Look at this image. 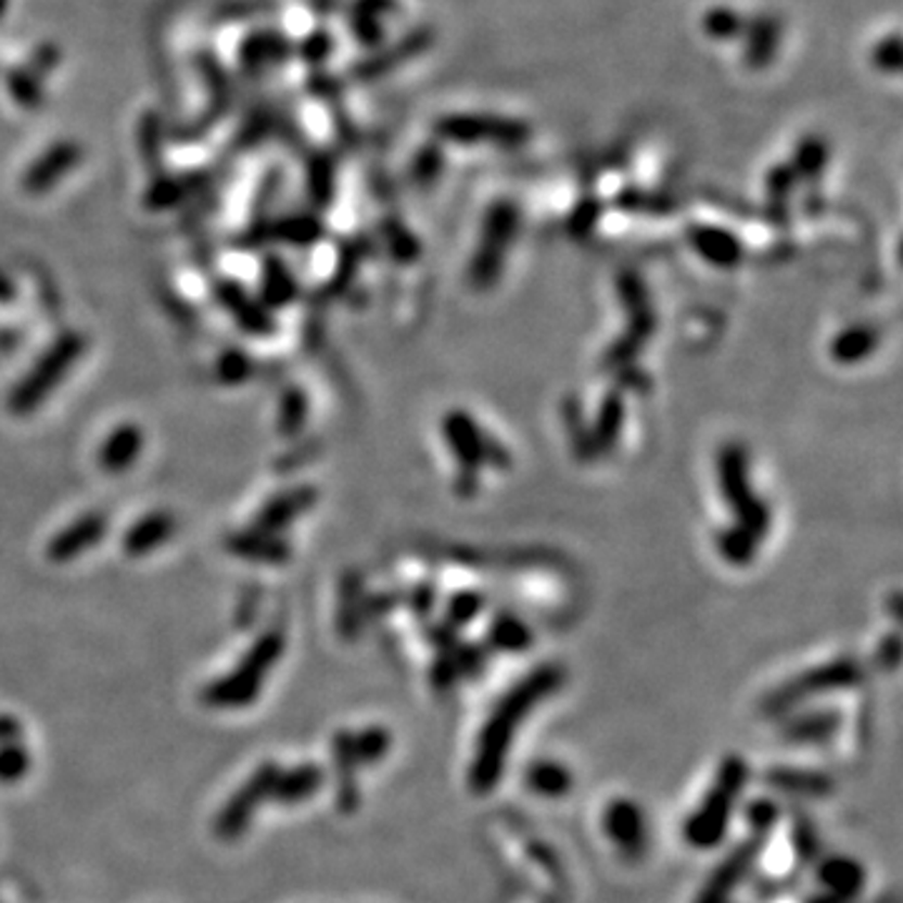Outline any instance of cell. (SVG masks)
<instances>
[{
  "instance_id": "obj_1",
  "label": "cell",
  "mask_w": 903,
  "mask_h": 903,
  "mask_svg": "<svg viewBox=\"0 0 903 903\" xmlns=\"http://www.w3.org/2000/svg\"><path fill=\"white\" fill-rule=\"evenodd\" d=\"M558 685V673L555 671H539L530 675L520 688H514L510 696L503 700V705L492 713L485 733L480 738L478 755L472 763V786L478 790H489L499 778V771L505 768V758L512 748V736L518 730L520 721L532 713L539 698L552 692Z\"/></svg>"
},
{
  "instance_id": "obj_2",
  "label": "cell",
  "mask_w": 903,
  "mask_h": 903,
  "mask_svg": "<svg viewBox=\"0 0 903 903\" xmlns=\"http://www.w3.org/2000/svg\"><path fill=\"white\" fill-rule=\"evenodd\" d=\"M86 352V336L78 332L61 334L55 342L48 346L43 357H40L28 374L13 386L8 394V412L15 417H26L43 405L55 386L68 377L76 361Z\"/></svg>"
},
{
  "instance_id": "obj_3",
  "label": "cell",
  "mask_w": 903,
  "mask_h": 903,
  "mask_svg": "<svg viewBox=\"0 0 903 903\" xmlns=\"http://www.w3.org/2000/svg\"><path fill=\"white\" fill-rule=\"evenodd\" d=\"M434 133L442 141L459 143V147L520 149L530 141L532 128L527 120L497 116V113H447L437 118Z\"/></svg>"
},
{
  "instance_id": "obj_4",
  "label": "cell",
  "mask_w": 903,
  "mask_h": 903,
  "mask_svg": "<svg viewBox=\"0 0 903 903\" xmlns=\"http://www.w3.org/2000/svg\"><path fill=\"white\" fill-rule=\"evenodd\" d=\"M434 43V30L432 28H415L409 30L407 36H402L397 43L392 46H379L377 51L365 59L357 66L352 68V76L357 80H377L399 66H405L407 61L417 59V55L427 53Z\"/></svg>"
},
{
  "instance_id": "obj_5",
  "label": "cell",
  "mask_w": 903,
  "mask_h": 903,
  "mask_svg": "<svg viewBox=\"0 0 903 903\" xmlns=\"http://www.w3.org/2000/svg\"><path fill=\"white\" fill-rule=\"evenodd\" d=\"M109 532V518L101 512H86L71 522L68 527H63L51 537V543L46 547V558L55 564H68L71 560L80 558L88 550H93L96 545L106 537Z\"/></svg>"
},
{
  "instance_id": "obj_6",
  "label": "cell",
  "mask_w": 903,
  "mask_h": 903,
  "mask_svg": "<svg viewBox=\"0 0 903 903\" xmlns=\"http://www.w3.org/2000/svg\"><path fill=\"white\" fill-rule=\"evenodd\" d=\"M84 158V149L78 147L76 141H59L48 149L43 156H38L34 164L26 168L23 174V191L30 193V196H40V193H48L61 183V179L74 171Z\"/></svg>"
},
{
  "instance_id": "obj_7",
  "label": "cell",
  "mask_w": 903,
  "mask_h": 903,
  "mask_svg": "<svg viewBox=\"0 0 903 903\" xmlns=\"http://www.w3.org/2000/svg\"><path fill=\"white\" fill-rule=\"evenodd\" d=\"M721 480L730 505L748 520L746 525L753 532H765V527H768V512L751 495L746 478V457L738 449H725L721 455Z\"/></svg>"
},
{
  "instance_id": "obj_8",
  "label": "cell",
  "mask_w": 903,
  "mask_h": 903,
  "mask_svg": "<svg viewBox=\"0 0 903 903\" xmlns=\"http://www.w3.org/2000/svg\"><path fill=\"white\" fill-rule=\"evenodd\" d=\"M317 499H319L317 489L309 487V485H300V487H289L284 492H277V495H274L269 503H266L262 510L256 512L254 527L279 535V532L292 525L296 518H302V514L309 512L311 507L317 505Z\"/></svg>"
},
{
  "instance_id": "obj_9",
  "label": "cell",
  "mask_w": 903,
  "mask_h": 903,
  "mask_svg": "<svg viewBox=\"0 0 903 903\" xmlns=\"http://www.w3.org/2000/svg\"><path fill=\"white\" fill-rule=\"evenodd\" d=\"M143 445H147V434H143L139 424H118L116 430L109 432V437L103 440V445L99 447L96 465L106 474H124L139 462Z\"/></svg>"
},
{
  "instance_id": "obj_10",
  "label": "cell",
  "mask_w": 903,
  "mask_h": 903,
  "mask_svg": "<svg viewBox=\"0 0 903 903\" xmlns=\"http://www.w3.org/2000/svg\"><path fill=\"white\" fill-rule=\"evenodd\" d=\"M226 550L239 560H249L254 564H274V568H281V564L292 560V547H289L284 539L274 535V532H264L256 527L233 532V535L226 537Z\"/></svg>"
},
{
  "instance_id": "obj_11",
  "label": "cell",
  "mask_w": 903,
  "mask_h": 903,
  "mask_svg": "<svg viewBox=\"0 0 903 903\" xmlns=\"http://www.w3.org/2000/svg\"><path fill=\"white\" fill-rule=\"evenodd\" d=\"M216 296L224 304V309L237 319V325L249 334H271L274 332V319L269 309L262 302H256L254 296H249L239 284H233L231 279L221 281L216 287Z\"/></svg>"
},
{
  "instance_id": "obj_12",
  "label": "cell",
  "mask_w": 903,
  "mask_h": 903,
  "mask_svg": "<svg viewBox=\"0 0 903 903\" xmlns=\"http://www.w3.org/2000/svg\"><path fill=\"white\" fill-rule=\"evenodd\" d=\"M176 532V518L166 510H153L136 520L124 535V552L128 558H143L166 545Z\"/></svg>"
},
{
  "instance_id": "obj_13",
  "label": "cell",
  "mask_w": 903,
  "mask_h": 903,
  "mask_svg": "<svg viewBox=\"0 0 903 903\" xmlns=\"http://www.w3.org/2000/svg\"><path fill=\"white\" fill-rule=\"evenodd\" d=\"M514 229H518V212H514V206L497 204L489 208L487 221H485V241H482L478 259H474V266H478V277H485V274L489 271V264L492 266L497 264L499 254H503L507 244H510Z\"/></svg>"
},
{
  "instance_id": "obj_14",
  "label": "cell",
  "mask_w": 903,
  "mask_h": 903,
  "mask_svg": "<svg viewBox=\"0 0 903 903\" xmlns=\"http://www.w3.org/2000/svg\"><path fill=\"white\" fill-rule=\"evenodd\" d=\"M780 30H784V26H780V21L771 13L755 15L753 21L746 23L743 61L748 68L761 71L771 66L780 46Z\"/></svg>"
},
{
  "instance_id": "obj_15",
  "label": "cell",
  "mask_w": 903,
  "mask_h": 903,
  "mask_svg": "<svg viewBox=\"0 0 903 903\" xmlns=\"http://www.w3.org/2000/svg\"><path fill=\"white\" fill-rule=\"evenodd\" d=\"M292 43L281 34H277V30H259V34H252L241 43L239 61L246 71L259 74V71L284 63L289 55H292Z\"/></svg>"
},
{
  "instance_id": "obj_16",
  "label": "cell",
  "mask_w": 903,
  "mask_h": 903,
  "mask_svg": "<svg viewBox=\"0 0 903 903\" xmlns=\"http://www.w3.org/2000/svg\"><path fill=\"white\" fill-rule=\"evenodd\" d=\"M690 244L698 249L700 256H705V259L721 266H733L740 256L736 237L723 229H713V226H698V229H692Z\"/></svg>"
},
{
  "instance_id": "obj_17",
  "label": "cell",
  "mask_w": 903,
  "mask_h": 903,
  "mask_svg": "<svg viewBox=\"0 0 903 903\" xmlns=\"http://www.w3.org/2000/svg\"><path fill=\"white\" fill-rule=\"evenodd\" d=\"M296 296V281L287 264H281L277 256H269L262 269V304L264 306H287Z\"/></svg>"
},
{
  "instance_id": "obj_18",
  "label": "cell",
  "mask_w": 903,
  "mask_h": 903,
  "mask_svg": "<svg viewBox=\"0 0 903 903\" xmlns=\"http://www.w3.org/2000/svg\"><path fill=\"white\" fill-rule=\"evenodd\" d=\"M40 76L28 68H11L5 74V86L8 93L13 96V101L18 103L21 109L36 111L43 106V86H40Z\"/></svg>"
},
{
  "instance_id": "obj_19",
  "label": "cell",
  "mask_w": 903,
  "mask_h": 903,
  "mask_svg": "<svg viewBox=\"0 0 903 903\" xmlns=\"http://www.w3.org/2000/svg\"><path fill=\"white\" fill-rule=\"evenodd\" d=\"M746 18L740 15L736 8H728V5H715L711 8L703 15V26L705 36L708 38H715V40H733V38H740L746 30Z\"/></svg>"
},
{
  "instance_id": "obj_20",
  "label": "cell",
  "mask_w": 903,
  "mask_h": 903,
  "mask_svg": "<svg viewBox=\"0 0 903 903\" xmlns=\"http://www.w3.org/2000/svg\"><path fill=\"white\" fill-rule=\"evenodd\" d=\"M306 415H309V399H306V394L302 390H296V386L287 390L284 397H281L279 417H277L279 434H284V437H294V434L304 427Z\"/></svg>"
},
{
  "instance_id": "obj_21",
  "label": "cell",
  "mask_w": 903,
  "mask_h": 903,
  "mask_svg": "<svg viewBox=\"0 0 903 903\" xmlns=\"http://www.w3.org/2000/svg\"><path fill=\"white\" fill-rule=\"evenodd\" d=\"M306 179H309V196L317 206H329L334 193V161L327 153H319L309 161V171H306Z\"/></svg>"
},
{
  "instance_id": "obj_22",
  "label": "cell",
  "mask_w": 903,
  "mask_h": 903,
  "mask_svg": "<svg viewBox=\"0 0 903 903\" xmlns=\"http://www.w3.org/2000/svg\"><path fill=\"white\" fill-rule=\"evenodd\" d=\"M279 239H284L287 244H294V246H306L311 244L314 239L321 237V224L317 219H311V216H302V214H294V216H287V219H281L277 224V229H274Z\"/></svg>"
},
{
  "instance_id": "obj_23",
  "label": "cell",
  "mask_w": 903,
  "mask_h": 903,
  "mask_svg": "<svg viewBox=\"0 0 903 903\" xmlns=\"http://www.w3.org/2000/svg\"><path fill=\"white\" fill-rule=\"evenodd\" d=\"M349 28L359 46L372 48V51H377L379 46H384V18H379V15L359 11V8H352Z\"/></svg>"
},
{
  "instance_id": "obj_24",
  "label": "cell",
  "mask_w": 903,
  "mask_h": 903,
  "mask_svg": "<svg viewBox=\"0 0 903 903\" xmlns=\"http://www.w3.org/2000/svg\"><path fill=\"white\" fill-rule=\"evenodd\" d=\"M793 161H796V171L798 174H803V176L821 174L826 168V161H828L826 141L816 139V136H805V139L796 147Z\"/></svg>"
},
{
  "instance_id": "obj_25",
  "label": "cell",
  "mask_w": 903,
  "mask_h": 903,
  "mask_svg": "<svg viewBox=\"0 0 903 903\" xmlns=\"http://www.w3.org/2000/svg\"><path fill=\"white\" fill-rule=\"evenodd\" d=\"M189 193L187 179H174V176H161L147 191V204L151 208H171Z\"/></svg>"
},
{
  "instance_id": "obj_26",
  "label": "cell",
  "mask_w": 903,
  "mask_h": 903,
  "mask_svg": "<svg viewBox=\"0 0 903 903\" xmlns=\"http://www.w3.org/2000/svg\"><path fill=\"white\" fill-rule=\"evenodd\" d=\"M874 344H876V336L870 334L868 329H851L849 334H841L836 339L834 354L843 361H853L874 349Z\"/></svg>"
},
{
  "instance_id": "obj_27",
  "label": "cell",
  "mask_w": 903,
  "mask_h": 903,
  "mask_svg": "<svg viewBox=\"0 0 903 903\" xmlns=\"http://www.w3.org/2000/svg\"><path fill=\"white\" fill-rule=\"evenodd\" d=\"M901 38L899 34H891L878 40L870 51V61H874V68L881 71V74H899L901 71Z\"/></svg>"
},
{
  "instance_id": "obj_28",
  "label": "cell",
  "mask_w": 903,
  "mask_h": 903,
  "mask_svg": "<svg viewBox=\"0 0 903 903\" xmlns=\"http://www.w3.org/2000/svg\"><path fill=\"white\" fill-rule=\"evenodd\" d=\"M249 374H252V359L239 349H229L216 365V377L224 384H241L246 382Z\"/></svg>"
},
{
  "instance_id": "obj_29",
  "label": "cell",
  "mask_w": 903,
  "mask_h": 903,
  "mask_svg": "<svg viewBox=\"0 0 903 903\" xmlns=\"http://www.w3.org/2000/svg\"><path fill=\"white\" fill-rule=\"evenodd\" d=\"M161 151H164V141H161V124L156 116H149L147 120H143V128H141V153L149 166L161 164L158 161Z\"/></svg>"
},
{
  "instance_id": "obj_30",
  "label": "cell",
  "mask_w": 903,
  "mask_h": 903,
  "mask_svg": "<svg viewBox=\"0 0 903 903\" xmlns=\"http://www.w3.org/2000/svg\"><path fill=\"white\" fill-rule=\"evenodd\" d=\"M334 48V40L332 36L327 34V30H317V34H311L309 38L304 40L300 53L306 63H314V66H319V63L327 61V55L332 53Z\"/></svg>"
},
{
  "instance_id": "obj_31",
  "label": "cell",
  "mask_w": 903,
  "mask_h": 903,
  "mask_svg": "<svg viewBox=\"0 0 903 903\" xmlns=\"http://www.w3.org/2000/svg\"><path fill=\"white\" fill-rule=\"evenodd\" d=\"M440 161H442L440 151L434 149V147H427L422 153H419L417 161H415L417 179H430V174L437 171V168H440Z\"/></svg>"
},
{
  "instance_id": "obj_32",
  "label": "cell",
  "mask_w": 903,
  "mask_h": 903,
  "mask_svg": "<svg viewBox=\"0 0 903 903\" xmlns=\"http://www.w3.org/2000/svg\"><path fill=\"white\" fill-rule=\"evenodd\" d=\"M13 300V287L11 281H8L3 274H0V304H8Z\"/></svg>"
},
{
  "instance_id": "obj_33",
  "label": "cell",
  "mask_w": 903,
  "mask_h": 903,
  "mask_svg": "<svg viewBox=\"0 0 903 903\" xmlns=\"http://www.w3.org/2000/svg\"><path fill=\"white\" fill-rule=\"evenodd\" d=\"M5 8H8V0H0V18L5 15Z\"/></svg>"
}]
</instances>
